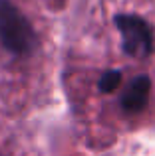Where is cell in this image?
<instances>
[{
    "instance_id": "obj_1",
    "label": "cell",
    "mask_w": 155,
    "mask_h": 156,
    "mask_svg": "<svg viewBox=\"0 0 155 156\" xmlns=\"http://www.w3.org/2000/svg\"><path fill=\"white\" fill-rule=\"evenodd\" d=\"M0 46L12 55H28L38 46L32 24L8 0H0Z\"/></svg>"
},
{
    "instance_id": "obj_2",
    "label": "cell",
    "mask_w": 155,
    "mask_h": 156,
    "mask_svg": "<svg viewBox=\"0 0 155 156\" xmlns=\"http://www.w3.org/2000/svg\"><path fill=\"white\" fill-rule=\"evenodd\" d=\"M113 24H115L117 34L121 38L123 51L129 57L145 59L153 51L155 34H153L151 24L145 18L135 14H117L113 18Z\"/></svg>"
},
{
    "instance_id": "obj_3",
    "label": "cell",
    "mask_w": 155,
    "mask_h": 156,
    "mask_svg": "<svg viewBox=\"0 0 155 156\" xmlns=\"http://www.w3.org/2000/svg\"><path fill=\"white\" fill-rule=\"evenodd\" d=\"M149 95H151V79L147 75H137L125 83L119 105L125 115H137L145 109Z\"/></svg>"
},
{
    "instance_id": "obj_4",
    "label": "cell",
    "mask_w": 155,
    "mask_h": 156,
    "mask_svg": "<svg viewBox=\"0 0 155 156\" xmlns=\"http://www.w3.org/2000/svg\"><path fill=\"white\" fill-rule=\"evenodd\" d=\"M121 81H123L121 71L112 69V71H105L104 75L100 77V83H97V87H100V91H104V93H113V91H115V89L121 85Z\"/></svg>"
}]
</instances>
